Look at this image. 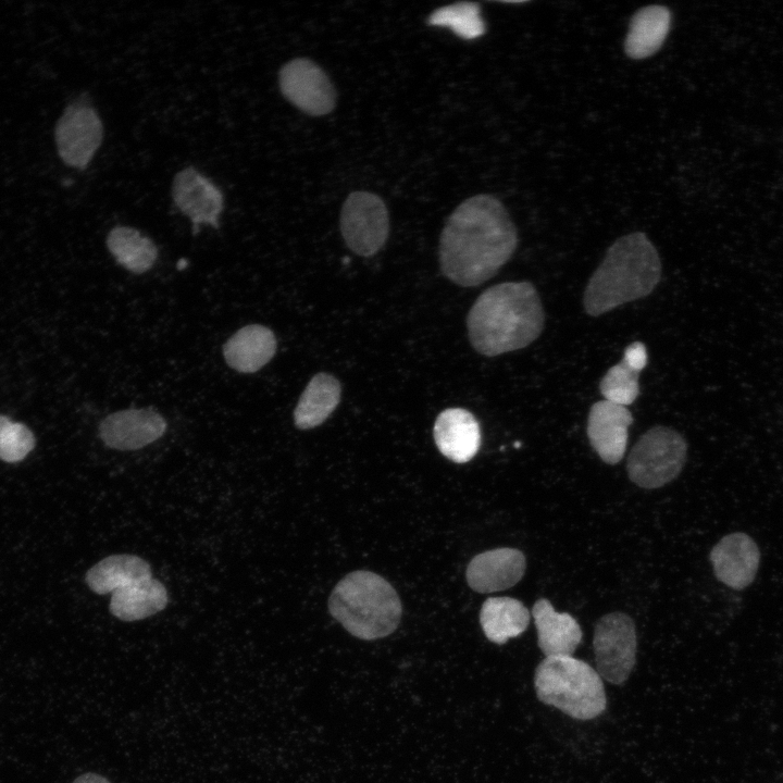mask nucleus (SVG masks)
I'll return each instance as SVG.
<instances>
[{"label": "nucleus", "mask_w": 783, "mask_h": 783, "mask_svg": "<svg viewBox=\"0 0 783 783\" xmlns=\"http://www.w3.org/2000/svg\"><path fill=\"white\" fill-rule=\"evenodd\" d=\"M517 228L504 204L494 196L476 195L460 203L439 237L442 273L462 287L493 277L512 257Z\"/></svg>", "instance_id": "1"}, {"label": "nucleus", "mask_w": 783, "mask_h": 783, "mask_svg": "<svg viewBox=\"0 0 783 783\" xmlns=\"http://www.w3.org/2000/svg\"><path fill=\"white\" fill-rule=\"evenodd\" d=\"M545 312L530 282H505L485 289L467 315L474 350L486 357L522 349L542 334Z\"/></svg>", "instance_id": "2"}, {"label": "nucleus", "mask_w": 783, "mask_h": 783, "mask_svg": "<svg viewBox=\"0 0 783 783\" xmlns=\"http://www.w3.org/2000/svg\"><path fill=\"white\" fill-rule=\"evenodd\" d=\"M661 261L646 234L618 238L592 274L583 295L587 314L598 316L648 296L661 278Z\"/></svg>", "instance_id": "3"}, {"label": "nucleus", "mask_w": 783, "mask_h": 783, "mask_svg": "<svg viewBox=\"0 0 783 783\" xmlns=\"http://www.w3.org/2000/svg\"><path fill=\"white\" fill-rule=\"evenodd\" d=\"M330 613L351 635L372 641L395 632L401 619V601L381 575L364 570L344 576L328 599Z\"/></svg>", "instance_id": "4"}, {"label": "nucleus", "mask_w": 783, "mask_h": 783, "mask_svg": "<svg viewBox=\"0 0 783 783\" xmlns=\"http://www.w3.org/2000/svg\"><path fill=\"white\" fill-rule=\"evenodd\" d=\"M534 687L542 703L573 719H595L607 706L598 672L573 656L545 657L535 670Z\"/></svg>", "instance_id": "5"}, {"label": "nucleus", "mask_w": 783, "mask_h": 783, "mask_svg": "<svg viewBox=\"0 0 783 783\" xmlns=\"http://www.w3.org/2000/svg\"><path fill=\"white\" fill-rule=\"evenodd\" d=\"M686 457L687 443L678 431L654 426L638 438L629 453V478L645 489L662 487L680 475Z\"/></svg>", "instance_id": "6"}, {"label": "nucleus", "mask_w": 783, "mask_h": 783, "mask_svg": "<svg viewBox=\"0 0 783 783\" xmlns=\"http://www.w3.org/2000/svg\"><path fill=\"white\" fill-rule=\"evenodd\" d=\"M596 671L614 685L623 684L636 662L637 636L633 619L621 611L602 616L594 630Z\"/></svg>", "instance_id": "7"}, {"label": "nucleus", "mask_w": 783, "mask_h": 783, "mask_svg": "<svg viewBox=\"0 0 783 783\" xmlns=\"http://www.w3.org/2000/svg\"><path fill=\"white\" fill-rule=\"evenodd\" d=\"M340 232L346 245L356 254H375L384 247L389 235V215L385 202L369 191L351 192L341 207Z\"/></svg>", "instance_id": "8"}, {"label": "nucleus", "mask_w": 783, "mask_h": 783, "mask_svg": "<svg viewBox=\"0 0 783 783\" xmlns=\"http://www.w3.org/2000/svg\"><path fill=\"white\" fill-rule=\"evenodd\" d=\"M61 160L69 166L85 170L103 140V124L97 110L88 102L69 104L54 128Z\"/></svg>", "instance_id": "9"}, {"label": "nucleus", "mask_w": 783, "mask_h": 783, "mask_svg": "<svg viewBox=\"0 0 783 783\" xmlns=\"http://www.w3.org/2000/svg\"><path fill=\"white\" fill-rule=\"evenodd\" d=\"M283 96L300 111L325 115L336 104V91L326 73L313 61L297 58L285 63L278 73Z\"/></svg>", "instance_id": "10"}, {"label": "nucleus", "mask_w": 783, "mask_h": 783, "mask_svg": "<svg viewBox=\"0 0 783 783\" xmlns=\"http://www.w3.org/2000/svg\"><path fill=\"white\" fill-rule=\"evenodd\" d=\"M175 207L187 216L196 229L204 224L219 228L224 209L222 190L192 166L177 172L172 183Z\"/></svg>", "instance_id": "11"}, {"label": "nucleus", "mask_w": 783, "mask_h": 783, "mask_svg": "<svg viewBox=\"0 0 783 783\" xmlns=\"http://www.w3.org/2000/svg\"><path fill=\"white\" fill-rule=\"evenodd\" d=\"M166 431L164 418L152 409H125L107 415L99 436L110 448L135 450L159 439Z\"/></svg>", "instance_id": "12"}, {"label": "nucleus", "mask_w": 783, "mask_h": 783, "mask_svg": "<svg viewBox=\"0 0 783 783\" xmlns=\"http://www.w3.org/2000/svg\"><path fill=\"white\" fill-rule=\"evenodd\" d=\"M632 423L633 415L627 407L608 400L592 406L587 418V437L604 462L617 464L622 460Z\"/></svg>", "instance_id": "13"}, {"label": "nucleus", "mask_w": 783, "mask_h": 783, "mask_svg": "<svg viewBox=\"0 0 783 783\" xmlns=\"http://www.w3.org/2000/svg\"><path fill=\"white\" fill-rule=\"evenodd\" d=\"M711 561L716 577L733 589H744L756 577L760 551L755 540L743 532L723 536L711 549Z\"/></svg>", "instance_id": "14"}, {"label": "nucleus", "mask_w": 783, "mask_h": 783, "mask_svg": "<svg viewBox=\"0 0 783 783\" xmlns=\"http://www.w3.org/2000/svg\"><path fill=\"white\" fill-rule=\"evenodd\" d=\"M526 559L515 548L502 547L481 552L468 564L469 586L478 593H493L514 586L524 575Z\"/></svg>", "instance_id": "15"}, {"label": "nucleus", "mask_w": 783, "mask_h": 783, "mask_svg": "<svg viewBox=\"0 0 783 783\" xmlns=\"http://www.w3.org/2000/svg\"><path fill=\"white\" fill-rule=\"evenodd\" d=\"M433 434L439 452L457 463L470 461L481 446L480 424L476 418L463 408L442 411L435 420Z\"/></svg>", "instance_id": "16"}, {"label": "nucleus", "mask_w": 783, "mask_h": 783, "mask_svg": "<svg viewBox=\"0 0 783 783\" xmlns=\"http://www.w3.org/2000/svg\"><path fill=\"white\" fill-rule=\"evenodd\" d=\"M537 644L546 657L572 656L582 641V630L568 612H557L548 599L540 598L532 608Z\"/></svg>", "instance_id": "17"}, {"label": "nucleus", "mask_w": 783, "mask_h": 783, "mask_svg": "<svg viewBox=\"0 0 783 783\" xmlns=\"http://www.w3.org/2000/svg\"><path fill=\"white\" fill-rule=\"evenodd\" d=\"M277 341L272 330L261 324H249L234 333L223 346V356L229 368L239 373H254L272 360Z\"/></svg>", "instance_id": "18"}, {"label": "nucleus", "mask_w": 783, "mask_h": 783, "mask_svg": "<svg viewBox=\"0 0 783 783\" xmlns=\"http://www.w3.org/2000/svg\"><path fill=\"white\" fill-rule=\"evenodd\" d=\"M341 385L332 374L320 372L311 377L294 410L299 430H311L327 420L339 405Z\"/></svg>", "instance_id": "19"}, {"label": "nucleus", "mask_w": 783, "mask_h": 783, "mask_svg": "<svg viewBox=\"0 0 783 783\" xmlns=\"http://www.w3.org/2000/svg\"><path fill=\"white\" fill-rule=\"evenodd\" d=\"M671 24L670 11L662 5L639 9L631 18L624 51L633 60L650 57L662 46Z\"/></svg>", "instance_id": "20"}, {"label": "nucleus", "mask_w": 783, "mask_h": 783, "mask_svg": "<svg viewBox=\"0 0 783 783\" xmlns=\"http://www.w3.org/2000/svg\"><path fill=\"white\" fill-rule=\"evenodd\" d=\"M480 623L488 641L504 644L527 629L530 611L515 598L490 597L482 605Z\"/></svg>", "instance_id": "21"}, {"label": "nucleus", "mask_w": 783, "mask_h": 783, "mask_svg": "<svg viewBox=\"0 0 783 783\" xmlns=\"http://www.w3.org/2000/svg\"><path fill=\"white\" fill-rule=\"evenodd\" d=\"M166 604L165 587L160 581L150 577L115 591L110 611L123 621H135L161 611Z\"/></svg>", "instance_id": "22"}, {"label": "nucleus", "mask_w": 783, "mask_h": 783, "mask_svg": "<svg viewBox=\"0 0 783 783\" xmlns=\"http://www.w3.org/2000/svg\"><path fill=\"white\" fill-rule=\"evenodd\" d=\"M150 577V566L144 559L133 555H114L94 566L87 572L86 581L97 594H113L122 587Z\"/></svg>", "instance_id": "23"}, {"label": "nucleus", "mask_w": 783, "mask_h": 783, "mask_svg": "<svg viewBox=\"0 0 783 783\" xmlns=\"http://www.w3.org/2000/svg\"><path fill=\"white\" fill-rule=\"evenodd\" d=\"M105 243L115 261L134 274L149 271L158 259L154 243L134 227H113Z\"/></svg>", "instance_id": "24"}, {"label": "nucleus", "mask_w": 783, "mask_h": 783, "mask_svg": "<svg viewBox=\"0 0 783 783\" xmlns=\"http://www.w3.org/2000/svg\"><path fill=\"white\" fill-rule=\"evenodd\" d=\"M476 2H457L435 10L427 23L433 26L448 27L463 39L481 37L485 30V23L480 14Z\"/></svg>", "instance_id": "25"}, {"label": "nucleus", "mask_w": 783, "mask_h": 783, "mask_svg": "<svg viewBox=\"0 0 783 783\" xmlns=\"http://www.w3.org/2000/svg\"><path fill=\"white\" fill-rule=\"evenodd\" d=\"M641 372L624 359L612 365L599 384L605 400L624 407L633 403L639 395L638 377Z\"/></svg>", "instance_id": "26"}, {"label": "nucleus", "mask_w": 783, "mask_h": 783, "mask_svg": "<svg viewBox=\"0 0 783 783\" xmlns=\"http://www.w3.org/2000/svg\"><path fill=\"white\" fill-rule=\"evenodd\" d=\"M35 446L32 431L22 423L13 422L0 414V459L17 462L24 459Z\"/></svg>", "instance_id": "27"}, {"label": "nucleus", "mask_w": 783, "mask_h": 783, "mask_svg": "<svg viewBox=\"0 0 783 783\" xmlns=\"http://www.w3.org/2000/svg\"><path fill=\"white\" fill-rule=\"evenodd\" d=\"M623 359L639 371L647 364V349L642 341H634L624 349Z\"/></svg>", "instance_id": "28"}, {"label": "nucleus", "mask_w": 783, "mask_h": 783, "mask_svg": "<svg viewBox=\"0 0 783 783\" xmlns=\"http://www.w3.org/2000/svg\"><path fill=\"white\" fill-rule=\"evenodd\" d=\"M73 783H111L107 778L97 773H85L77 776Z\"/></svg>", "instance_id": "29"}]
</instances>
